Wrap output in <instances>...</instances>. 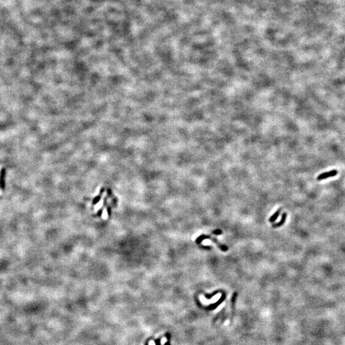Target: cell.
Instances as JSON below:
<instances>
[{"instance_id": "obj_1", "label": "cell", "mask_w": 345, "mask_h": 345, "mask_svg": "<svg viewBox=\"0 0 345 345\" xmlns=\"http://www.w3.org/2000/svg\"><path fill=\"white\" fill-rule=\"evenodd\" d=\"M205 239H210L212 241H213L214 243H216L218 246L219 247V248L221 250H222L223 251H226L228 250V247H227L225 245H222L221 244H220L219 242L217 241V239L216 238H214V237H211L210 236H207V235H201V236H199L198 238H196V242L198 243V244H200L203 240H204Z\"/></svg>"}, {"instance_id": "obj_2", "label": "cell", "mask_w": 345, "mask_h": 345, "mask_svg": "<svg viewBox=\"0 0 345 345\" xmlns=\"http://www.w3.org/2000/svg\"><path fill=\"white\" fill-rule=\"evenodd\" d=\"M337 173H338V171L336 170V169H333V170H331L330 171L323 172V173L320 174L318 175V176L317 180H318V181L323 180L327 179V178H328L335 177V176H336Z\"/></svg>"}, {"instance_id": "obj_3", "label": "cell", "mask_w": 345, "mask_h": 345, "mask_svg": "<svg viewBox=\"0 0 345 345\" xmlns=\"http://www.w3.org/2000/svg\"><path fill=\"white\" fill-rule=\"evenodd\" d=\"M5 175L6 169L5 168H3L0 172V187L2 190H5Z\"/></svg>"}, {"instance_id": "obj_4", "label": "cell", "mask_w": 345, "mask_h": 345, "mask_svg": "<svg viewBox=\"0 0 345 345\" xmlns=\"http://www.w3.org/2000/svg\"><path fill=\"white\" fill-rule=\"evenodd\" d=\"M286 217H287V214L286 212H284L283 214L282 215V217H281V219L279 222H278L277 223H275L274 225H272V227L273 228H279V227L281 226L282 225H283L284 222H286Z\"/></svg>"}, {"instance_id": "obj_5", "label": "cell", "mask_w": 345, "mask_h": 345, "mask_svg": "<svg viewBox=\"0 0 345 345\" xmlns=\"http://www.w3.org/2000/svg\"><path fill=\"white\" fill-rule=\"evenodd\" d=\"M281 208H279V209H278L276 211V212L274 213V215H272V216L270 218V219H269V221H270V222H274L275 220L277 219V217H279V214L281 213Z\"/></svg>"}, {"instance_id": "obj_6", "label": "cell", "mask_w": 345, "mask_h": 345, "mask_svg": "<svg viewBox=\"0 0 345 345\" xmlns=\"http://www.w3.org/2000/svg\"><path fill=\"white\" fill-rule=\"evenodd\" d=\"M212 233L216 235H221L222 233V232L220 229H216L215 231H212Z\"/></svg>"}]
</instances>
